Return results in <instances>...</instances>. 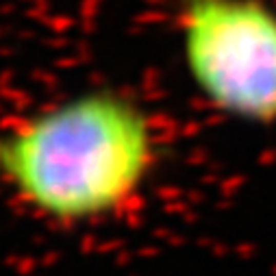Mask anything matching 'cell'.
Segmentation results:
<instances>
[{"label":"cell","instance_id":"cell-1","mask_svg":"<svg viewBox=\"0 0 276 276\" xmlns=\"http://www.w3.org/2000/svg\"><path fill=\"white\" fill-rule=\"evenodd\" d=\"M157 163L148 113L115 89H87L0 131V183L33 213L85 224L122 211Z\"/></svg>","mask_w":276,"mask_h":276},{"label":"cell","instance_id":"cell-2","mask_svg":"<svg viewBox=\"0 0 276 276\" xmlns=\"http://www.w3.org/2000/svg\"><path fill=\"white\" fill-rule=\"evenodd\" d=\"M183 63L205 103L276 126V7L268 0H174Z\"/></svg>","mask_w":276,"mask_h":276}]
</instances>
